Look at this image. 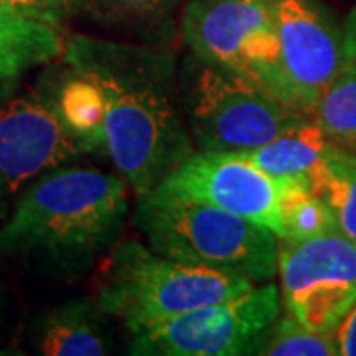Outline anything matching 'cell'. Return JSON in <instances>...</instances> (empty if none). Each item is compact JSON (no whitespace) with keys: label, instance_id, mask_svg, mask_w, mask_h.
<instances>
[{"label":"cell","instance_id":"6da1fadb","mask_svg":"<svg viewBox=\"0 0 356 356\" xmlns=\"http://www.w3.org/2000/svg\"><path fill=\"white\" fill-rule=\"evenodd\" d=\"M62 70L46 99L88 154L111 161L135 196L154 191L196 149L165 46L65 36Z\"/></svg>","mask_w":356,"mask_h":356},{"label":"cell","instance_id":"7a4b0ae2","mask_svg":"<svg viewBox=\"0 0 356 356\" xmlns=\"http://www.w3.org/2000/svg\"><path fill=\"white\" fill-rule=\"evenodd\" d=\"M127 216L123 178L91 166H58L20 194L0 228V250L70 273L86 271L119 242Z\"/></svg>","mask_w":356,"mask_h":356},{"label":"cell","instance_id":"3957f363","mask_svg":"<svg viewBox=\"0 0 356 356\" xmlns=\"http://www.w3.org/2000/svg\"><path fill=\"white\" fill-rule=\"evenodd\" d=\"M133 222L147 248L163 257L254 283L277 273V236L216 206L149 192L137 198Z\"/></svg>","mask_w":356,"mask_h":356},{"label":"cell","instance_id":"277c9868","mask_svg":"<svg viewBox=\"0 0 356 356\" xmlns=\"http://www.w3.org/2000/svg\"><path fill=\"white\" fill-rule=\"evenodd\" d=\"M254 285L242 275L188 266L127 240L115 243L105 255L95 303L135 334L196 307L236 297Z\"/></svg>","mask_w":356,"mask_h":356},{"label":"cell","instance_id":"5b68a950","mask_svg":"<svg viewBox=\"0 0 356 356\" xmlns=\"http://www.w3.org/2000/svg\"><path fill=\"white\" fill-rule=\"evenodd\" d=\"M177 88L196 151H250L309 119L252 79L192 51L178 64Z\"/></svg>","mask_w":356,"mask_h":356},{"label":"cell","instance_id":"8992f818","mask_svg":"<svg viewBox=\"0 0 356 356\" xmlns=\"http://www.w3.org/2000/svg\"><path fill=\"white\" fill-rule=\"evenodd\" d=\"M180 36L194 56L242 74L289 105L267 0H188Z\"/></svg>","mask_w":356,"mask_h":356},{"label":"cell","instance_id":"52a82bcc","mask_svg":"<svg viewBox=\"0 0 356 356\" xmlns=\"http://www.w3.org/2000/svg\"><path fill=\"white\" fill-rule=\"evenodd\" d=\"M280 313V287L271 281L255 283L236 297L196 307L135 332L129 348L139 356L257 355Z\"/></svg>","mask_w":356,"mask_h":356},{"label":"cell","instance_id":"ba28073f","mask_svg":"<svg viewBox=\"0 0 356 356\" xmlns=\"http://www.w3.org/2000/svg\"><path fill=\"white\" fill-rule=\"evenodd\" d=\"M285 313L318 332H334L356 305V243L331 229L307 240L277 238Z\"/></svg>","mask_w":356,"mask_h":356},{"label":"cell","instance_id":"9c48e42d","mask_svg":"<svg viewBox=\"0 0 356 356\" xmlns=\"http://www.w3.org/2000/svg\"><path fill=\"white\" fill-rule=\"evenodd\" d=\"M297 182L267 175L236 151H194L151 194L216 206L281 238L283 200Z\"/></svg>","mask_w":356,"mask_h":356},{"label":"cell","instance_id":"30bf717a","mask_svg":"<svg viewBox=\"0 0 356 356\" xmlns=\"http://www.w3.org/2000/svg\"><path fill=\"white\" fill-rule=\"evenodd\" d=\"M88 154L46 95L28 93L0 102V218L44 172Z\"/></svg>","mask_w":356,"mask_h":356},{"label":"cell","instance_id":"8fae6325","mask_svg":"<svg viewBox=\"0 0 356 356\" xmlns=\"http://www.w3.org/2000/svg\"><path fill=\"white\" fill-rule=\"evenodd\" d=\"M280 42L289 105L313 115L346 62L343 28L321 0H267Z\"/></svg>","mask_w":356,"mask_h":356},{"label":"cell","instance_id":"7c38bea8","mask_svg":"<svg viewBox=\"0 0 356 356\" xmlns=\"http://www.w3.org/2000/svg\"><path fill=\"white\" fill-rule=\"evenodd\" d=\"M62 28L0 4V102L8 99L32 70L60 60Z\"/></svg>","mask_w":356,"mask_h":356},{"label":"cell","instance_id":"4fadbf2b","mask_svg":"<svg viewBox=\"0 0 356 356\" xmlns=\"http://www.w3.org/2000/svg\"><path fill=\"white\" fill-rule=\"evenodd\" d=\"M331 140L325 137L315 119L309 117L297 127L285 131L261 147L250 151H236L243 154L255 166L275 178L303 180L309 191L317 194L321 178L325 172L327 151Z\"/></svg>","mask_w":356,"mask_h":356},{"label":"cell","instance_id":"5bb4252c","mask_svg":"<svg viewBox=\"0 0 356 356\" xmlns=\"http://www.w3.org/2000/svg\"><path fill=\"white\" fill-rule=\"evenodd\" d=\"M107 317L93 301H70L56 307L38 327V350L48 356L109 355Z\"/></svg>","mask_w":356,"mask_h":356},{"label":"cell","instance_id":"9a60e30c","mask_svg":"<svg viewBox=\"0 0 356 356\" xmlns=\"http://www.w3.org/2000/svg\"><path fill=\"white\" fill-rule=\"evenodd\" d=\"M188 0H76V16L113 32L151 36L172 22Z\"/></svg>","mask_w":356,"mask_h":356},{"label":"cell","instance_id":"2e32d148","mask_svg":"<svg viewBox=\"0 0 356 356\" xmlns=\"http://www.w3.org/2000/svg\"><path fill=\"white\" fill-rule=\"evenodd\" d=\"M311 117L332 145L356 154V60L346 58Z\"/></svg>","mask_w":356,"mask_h":356},{"label":"cell","instance_id":"e0dca14e","mask_svg":"<svg viewBox=\"0 0 356 356\" xmlns=\"http://www.w3.org/2000/svg\"><path fill=\"white\" fill-rule=\"evenodd\" d=\"M317 196L331 206L337 232L356 243V154L331 143Z\"/></svg>","mask_w":356,"mask_h":356},{"label":"cell","instance_id":"ac0fdd59","mask_svg":"<svg viewBox=\"0 0 356 356\" xmlns=\"http://www.w3.org/2000/svg\"><path fill=\"white\" fill-rule=\"evenodd\" d=\"M264 356H337L334 332H318L307 329L299 321L285 313L269 327L257 348Z\"/></svg>","mask_w":356,"mask_h":356},{"label":"cell","instance_id":"d6986e66","mask_svg":"<svg viewBox=\"0 0 356 356\" xmlns=\"http://www.w3.org/2000/svg\"><path fill=\"white\" fill-rule=\"evenodd\" d=\"M337 229L334 216L325 198L309 191L305 182H297L283 200V232L280 240H307Z\"/></svg>","mask_w":356,"mask_h":356},{"label":"cell","instance_id":"ffe728a7","mask_svg":"<svg viewBox=\"0 0 356 356\" xmlns=\"http://www.w3.org/2000/svg\"><path fill=\"white\" fill-rule=\"evenodd\" d=\"M0 4L58 28L76 16V0H0Z\"/></svg>","mask_w":356,"mask_h":356},{"label":"cell","instance_id":"44dd1931","mask_svg":"<svg viewBox=\"0 0 356 356\" xmlns=\"http://www.w3.org/2000/svg\"><path fill=\"white\" fill-rule=\"evenodd\" d=\"M337 348L341 356H356V305L344 315L334 331Z\"/></svg>","mask_w":356,"mask_h":356},{"label":"cell","instance_id":"7402d4cb","mask_svg":"<svg viewBox=\"0 0 356 356\" xmlns=\"http://www.w3.org/2000/svg\"><path fill=\"white\" fill-rule=\"evenodd\" d=\"M344 34V54L346 58L356 60V6L350 10L343 28Z\"/></svg>","mask_w":356,"mask_h":356}]
</instances>
